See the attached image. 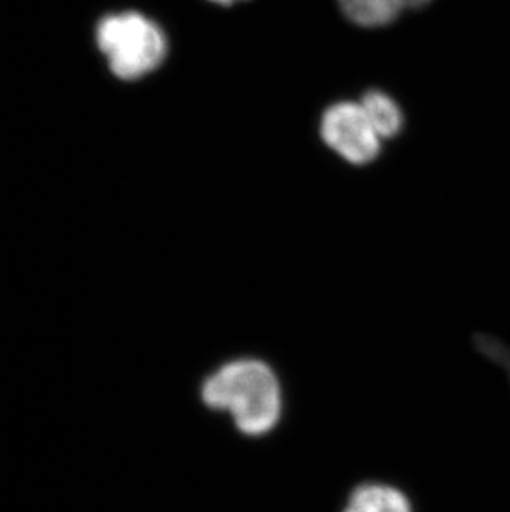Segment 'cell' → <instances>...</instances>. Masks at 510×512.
<instances>
[{"label":"cell","instance_id":"cell-1","mask_svg":"<svg viewBox=\"0 0 510 512\" xmlns=\"http://www.w3.org/2000/svg\"><path fill=\"white\" fill-rule=\"evenodd\" d=\"M201 400L212 411L227 413L241 435H270L284 416V390L274 368L255 357L222 363L201 383Z\"/></svg>","mask_w":510,"mask_h":512},{"label":"cell","instance_id":"cell-7","mask_svg":"<svg viewBox=\"0 0 510 512\" xmlns=\"http://www.w3.org/2000/svg\"><path fill=\"white\" fill-rule=\"evenodd\" d=\"M474 345L484 357L489 358L497 367L507 373L510 382V347L492 335L479 334L474 337Z\"/></svg>","mask_w":510,"mask_h":512},{"label":"cell","instance_id":"cell-5","mask_svg":"<svg viewBox=\"0 0 510 512\" xmlns=\"http://www.w3.org/2000/svg\"><path fill=\"white\" fill-rule=\"evenodd\" d=\"M342 512H414L405 491L386 483H363L353 489Z\"/></svg>","mask_w":510,"mask_h":512},{"label":"cell","instance_id":"cell-4","mask_svg":"<svg viewBox=\"0 0 510 512\" xmlns=\"http://www.w3.org/2000/svg\"><path fill=\"white\" fill-rule=\"evenodd\" d=\"M343 14L353 24L376 29L395 22L406 9H421L431 0H337Z\"/></svg>","mask_w":510,"mask_h":512},{"label":"cell","instance_id":"cell-2","mask_svg":"<svg viewBox=\"0 0 510 512\" xmlns=\"http://www.w3.org/2000/svg\"><path fill=\"white\" fill-rule=\"evenodd\" d=\"M98 49L120 80H140L161 67L168 54L164 30L140 12L106 15L97 27Z\"/></svg>","mask_w":510,"mask_h":512},{"label":"cell","instance_id":"cell-3","mask_svg":"<svg viewBox=\"0 0 510 512\" xmlns=\"http://www.w3.org/2000/svg\"><path fill=\"white\" fill-rule=\"evenodd\" d=\"M320 135L328 148L352 165H368L380 155L381 136L361 103H335L327 108L320 123Z\"/></svg>","mask_w":510,"mask_h":512},{"label":"cell","instance_id":"cell-6","mask_svg":"<svg viewBox=\"0 0 510 512\" xmlns=\"http://www.w3.org/2000/svg\"><path fill=\"white\" fill-rule=\"evenodd\" d=\"M361 107L381 140H390L403 130V112L400 105L380 90H370L361 98Z\"/></svg>","mask_w":510,"mask_h":512},{"label":"cell","instance_id":"cell-8","mask_svg":"<svg viewBox=\"0 0 510 512\" xmlns=\"http://www.w3.org/2000/svg\"><path fill=\"white\" fill-rule=\"evenodd\" d=\"M211 2H214V4L226 5V7H229V5H234L236 4V2H239V0H211Z\"/></svg>","mask_w":510,"mask_h":512}]
</instances>
